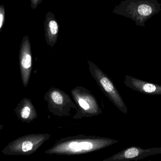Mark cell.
<instances>
[{
  "instance_id": "12",
  "label": "cell",
  "mask_w": 161,
  "mask_h": 161,
  "mask_svg": "<svg viewBox=\"0 0 161 161\" xmlns=\"http://www.w3.org/2000/svg\"><path fill=\"white\" fill-rule=\"evenodd\" d=\"M5 19V9L3 5L0 6V33L4 24Z\"/></svg>"
},
{
  "instance_id": "4",
  "label": "cell",
  "mask_w": 161,
  "mask_h": 161,
  "mask_svg": "<svg viewBox=\"0 0 161 161\" xmlns=\"http://www.w3.org/2000/svg\"><path fill=\"white\" fill-rule=\"evenodd\" d=\"M49 111L58 116L70 115L72 109L78 110L69 95L58 88L52 87L44 95Z\"/></svg>"
},
{
  "instance_id": "14",
  "label": "cell",
  "mask_w": 161,
  "mask_h": 161,
  "mask_svg": "<svg viewBox=\"0 0 161 161\" xmlns=\"http://www.w3.org/2000/svg\"><path fill=\"white\" fill-rule=\"evenodd\" d=\"M3 125H0V131L3 129Z\"/></svg>"
},
{
  "instance_id": "13",
  "label": "cell",
  "mask_w": 161,
  "mask_h": 161,
  "mask_svg": "<svg viewBox=\"0 0 161 161\" xmlns=\"http://www.w3.org/2000/svg\"><path fill=\"white\" fill-rule=\"evenodd\" d=\"M31 2V7L33 9H36L38 5L41 3L42 0H30Z\"/></svg>"
},
{
  "instance_id": "3",
  "label": "cell",
  "mask_w": 161,
  "mask_h": 161,
  "mask_svg": "<svg viewBox=\"0 0 161 161\" xmlns=\"http://www.w3.org/2000/svg\"><path fill=\"white\" fill-rule=\"evenodd\" d=\"M71 92L78 108L74 118L91 117L102 113L97 100L88 89L82 86H77L72 89Z\"/></svg>"
},
{
  "instance_id": "2",
  "label": "cell",
  "mask_w": 161,
  "mask_h": 161,
  "mask_svg": "<svg viewBox=\"0 0 161 161\" xmlns=\"http://www.w3.org/2000/svg\"><path fill=\"white\" fill-rule=\"evenodd\" d=\"M87 62L90 73L101 92L119 110L127 114V106L111 79L93 62L89 60H87Z\"/></svg>"
},
{
  "instance_id": "7",
  "label": "cell",
  "mask_w": 161,
  "mask_h": 161,
  "mask_svg": "<svg viewBox=\"0 0 161 161\" xmlns=\"http://www.w3.org/2000/svg\"><path fill=\"white\" fill-rule=\"evenodd\" d=\"M124 83L135 91L149 95H161V85L140 80L130 75L125 76Z\"/></svg>"
},
{
  "instance_id": "11",
  "label": "cell",
  "mask_w": 161,
  "mask_h": 161,
  "mask_svg": "<svg viewBox=\"0 0 161 161\" xmlns=\"http://www.w3.org/2000/svg\"><path fill=\"white\" fill-rule=\"evenodd\" d=\"M145 150L139 149L136 147H131L126 150L125 153V158L128 159L138 157L140 154H143L145 152Z\"/></svg>"
},
{
  "instance_id": "9",
  "label": "cell",
  "mask_w": 161,
  "mask_h": 161,
  "mask_svg": "<svg viewBox=\"0 0 161 161\" xmlns=\"http://www.w3.org/2000/svg\"><path fill=\"white\" fill-rule=\"evenodd\" d=\"M18 119L25 123H30L37 117V113L31 100L24 98L14 110Z\"/></svg>"
},
{
  "instance_id": "1",
  "label": "cell",
  "mask_w": 161,
  "mask_h": 161,
  "mask_svg": "<svg viewBox=\"0 0 161 161\" xmlns=\"http://www.w3.org/2000/svg\"><path fill=\"white\" fill-rule=\"evenodd\" d=\"M161 11V4L158 0H124L112 12L131 19L137 26L145 27L147 21Z\"/></svg>"
},
{
  "instance_id": "5",
  "label": "cell",
  "mask_w": 161,
  "mask_h": 161,
  "mask_svg": "<svg viewBox=\"0 0 161 161\" xmlns=\"http://www.w3.org/2000/svg\"><path fill=\"white\" fill-rule=\"evenodd\" d=\"M19 64L22 81L25 87L29 83L32 68V55L31 44L28 36H25L20 45Z\"/></svg>"
},
{
  "instance_id": "10",
  "label": "cell",
  "mask_w": 161,
  "mask_h": 161,
  "mask_svg": "<svg viewBox=\"0 0 161 161\" xmlns=\"http://www.w3.org/2000/svg\"><path fill=\"white\" fill-rule=\"evenodd\" d=\"M70 148L74 151H79V150H90L92 148L93 145L89 142H82L78 143L73 142L70 143L69 145Z\"/></svg>"
},
{
  "instance_id": "6",
  "label": "cell",
  "mask_w": 161,
  "mask_h": 161,
  "mask_svg": "<svg viewBox=\"0 0 161 161\" xmlns=\"http://www.w3.org/2000/svg\"><path fill=\"white\" fill-rule=\"evenodd\" d=\"M37 138L33 135H25L9 142L2 150L5 155L20 156L27 155L35 147L34 140Z\"/></svg>"
},
{
  "instance_id": "8",
  "label": "cell",
  "mask_w": 161,
  "mask_h": 161,
  "mask_svg": "<svg viewBox=\"0 0 161 161\" xmlns=\"http://www.w3.org/2000/svg\"><path fill=\"white\" fill-rule=\"evenodd\" d=\"M44 27L46 43L50 47H53L57 42L59 25L55 16L52 12L49 11L46 14Z\"/></svg>"
}]
</instances>
